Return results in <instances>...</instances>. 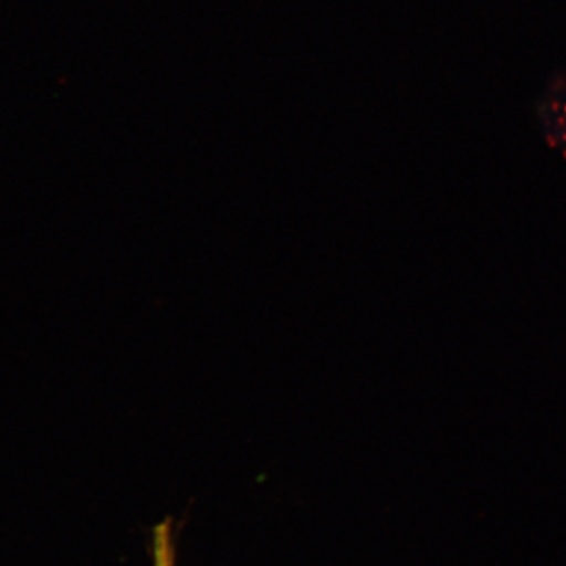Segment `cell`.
I'll list each match as a JSON object with an SVG mask.
<instances>
[{
    "instance_id": "6da1fadb",
    "label": "cell",
    "mask_w": 566,
    "mask_h": 566,
    "mask_svg": "<svg viewBox=\"0 0 566 566\" xmlns=\"http://www.w3.org/2000/svg\"><path fill=\"white\" fill-rule=\"evenodd\" d=\"M153 557L155 566H175V549L170 520L164 521L153 534Z\"/></svg>"
}]
</instances>
